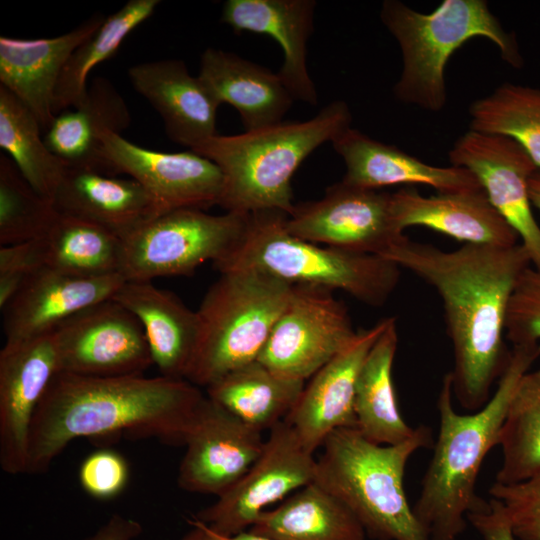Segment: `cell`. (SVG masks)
I'll return each instance as SVG.
<instances>
[{"instance_id":"obj_1","label":"cell","mask_w":540,"mask_h":540,"mask_svg":"<svg viewBox=\"0 0 540 540\" xmlns=\"http://www.w3.org/2000/svg\"><path fill=\"white\" fill-rule=\"evenodd\" d=\"M382 257L440 296L453 353V397L464 410L481 409L509 361L506 316L515 286L531 265L525 247L464 244L445 251L404 235Z\"/></svg>"},{"instance_id":"obj_2","label":"cell","mask_w":540,"mask_h":540,"mask_svg":"<svg viewBox=\"0 0 540 540\" xmlns=\"http://www.w3.org/2000/svg\"><path fill=\"white\" fill-rule=\"evenodd\" d=\"M204 397L186 379L58 372L32 421L26 473L46 472L81 437L125 434L184 445Z\"/></svg>"},{"instance_id":"obj_3","label":"cell","mask_w":540,"mask_h":540,"mask_svg":"<svg viewBox=\"0 0 540 540\" xmlns=\"http://www.w3.org/2000/svg\"><path fill=\"white\" fill-rule=\"evenodd\" d=\"M539 357L540 342L513 345L494 394L469 414L455 410L450 372L444 375L437 398L439 434L413 507L430 540H457L465 531L467 515L480 499L475 485L483 460L498 446L518 381Z\"/></svg>"},{"instance_id":"obj_4","label":"cell","mask_w":540,"mask_h":540,"mask_svg":"<svg viewBox=\"0 0 540 540\" xmlns=\"http://www.w3.org/2000/svg\"><path fill=\"white\" fill-rule=\"evenodd\" d=\"M351 122L348 104L335 100L309 120L282 121L237 135L217 134L192 151L221 169L224 188L219 206L227 212L290 214L295 206L294 173L315 149L351 127Z\"/></svg>"},{"instance_id":"obj_5","label":"cell","mask_w":540,"mask_h":540,"mask_svg":"<svg viewBox=\"0 0 540 540\" xmlns=\"http://www.w3.org/2000/svg\"><path fill=\"white\" fill-rule=\"evenodd\" d=\"M432 430L419 425L396 445L375 444L356 428L332 432L317 459L314 481L338 497L376 540H430L404 490L409 458L433 445Z\"/></svg>"},{"instance_id":"obj_6","label":"cell","mask_w":540,"mask_h":540,"mask_svg":"<svg viewBox=\"0 0 540 540\" xmlns=\"http://www.w3.org/2000/svg\"><path fill=\"white\" fill-rule=\"evenodd\" d=\"M380 19L402 54V71L393 89L396 98L427 111L439 112L445 107L446 65L472 38L492 41L503 61L514 68L524 63L515 35L503 28L485 0H444L430 13L415 11L398 0H385Z\"/></svg>"},{"instance_id":"obj_7","label":"cell","mask_w":540,"mask_h":540,"mask_svg":"<svg viewBox=\"0 0 540 540\" xmlns=\"http://www.w3.org/2000/svg\"><path fill=\"white\" fill-rule=\"evenodd\" d=\"M287 213L277 210L248 214L236 247L214 263L222 273L255 269L292 285L343 290L357 300L383 305L397 287L401 268L378 255L324 247L291 235Z\"/></svg>"},{"instance_id":"obj_8","label":"cell","mask_w":540,"mask_h":540,"mask_svg":"<svg viewBox=\"0 0 540 540\" xmlns=\"http://www.w3.org/2000/svg\"><path fill=\"white\" fill-rule=\"evenodd\" d=\"M293 288L255 269L222 272L197 310L200 338L186 380L208 387L258 360Z\"/></svg>"},{"instance_id":"obj_9","label":"cell","mask_w":540,"mask_h":540,"mask_svg":"<svg viewBox=\"0 0 540 540\" xmlns=\"http://www.w3.org/2000/svg\"><path fill=\"white\" fill-rule=\"evenodd\" d=\"M248 214L212 215L202 209L166 211L123 238L121 274L128 281L190 275L226 257L240 242Z\"/></svg>"},{"instance_id":"obj_10","label":"cell","mask_w":540,"mask_h":540,"mask_svg":"<svg viewBox=\"0 0 540 540\" xmlns=\"http://www.w3.org/2000/svg\"><path fill=\"white\" fill-rule=\"evenodd\" d=\"M285 420L271 430L248 471L194 520L222 537L248 531L269 505L315 479L317 460Z\"/></svg>"},{"instance_id":"obj_11","label":"cell","mask_w":540,"mask_h":540,"mask_svg":"<svg viewBox=\"0 0 540 540\" xmlns=\"http://www.w3.org/2000/svg\"><path fill=\"white\" fill-rule=\"evenodd\" d=\"M356 334L346 306L332 290L294 285L258 361L283 377L305 381Z\"/></svg>"},{"instance_id":"obj_12","label":"cell","mask_w":540,"mask_h":540,"mask_svg":"<svg viewBox=\"0 0 540 540\" xmlns=\"http://www.w3.org/2000/svg\"><path fill=\"white\" fill-rule=\"evenodd\" d=\"M52 334L60 372L122 377L143 375L153 365L142 325L113 298L78 312Z\"/></svg>"},{"instance_id":"obj_13","label":"cell","mask_w":540,"mask_h":540,"mask_svg":"<svg viewBox=\"0 0 540 540\" xmlns=\"http://www.w3.org/2000/svg\"><path fill=\"white\" fill-rule=\"evenodd\" d=\"M285 226L309 242L380 257L404 236L392 216L391 194L343 180L322 198L295 205Z\"/></svg>"},{"instance_id":"obj_14","label":"cell","mask_w":540,"mask_h":540,"mask_svg":"<svg viewBox=\"0 0 540 540\" xmlns=\"http://www.w3.org/2000/svg\"><path fill=\"white\" fill-rule=\"evenodd\" d=\"M449 161L476 176L492 206L517 233L531 264L540 270V226L528 191L537 167L527 152L508 137L469 130L455 141Z\"/></svg>"},{"instance_id":"obj_15","label":"cell","mask_w":540,"mask_h":540,"mask_svg":"<svg viewBox=\"0 0 540 540\" xmlns=\"http://www.w3.org/2000/svg\"><path fill=\"white\" fill-rule=\"evenodd\" d=\"M264 443L262 432L206 395L185 439L177 477L179 487L220 496L253 465Z\"/></svg>"},{"instance_id":"obj_16","label":"cell","mask_w":540,"mask_h":540,"mask_svg":"<svg viewBox=\"0 0 540 540\" xmlns=\"http://www.w3.org/2000/svg\"><path fill=\"white\" fill-rule=\"evenodd\" d=\"M102 139L104 155L115 174L125 173L140 183L163 212L219 205L224 177L210 159L192 150H149L114 132L105 133Z\"/></svg>"},{"instance_id":"obj_17","label":"cell","mask_w":540,"mask_h":540,"mask_svg":"<svg viewBox=\"0 0 540 540\" xmlns=\"http://www.w3.org/2000/svg\"><path fill=\"white\" fill-rule=\"evenodd\" d=\"M60 372L53 334L5 342L0 352V465L27 471L28 443L36 409Z\"/></svg>"},{"instance_id":"obj_18","label":"cell","mask_w":540,"mask_h":540,"mask_svg":"<svg viewBox=\"0 0 540 540\" xmlns=\"http://www.w3.org/2000/svg\"><path fill=\"white\" fill-rule=\"evenodd\" d=\"M388 321L389 317L358 331L345 349L311 377L285 418L311 453L322 447L332 432L356 428L354 398L359 371Z\"/></svg>"},{"instance_id":"obj_19","label":"cell","mask_w":540,"mask_h":540,"mask_svg":"<svg viewBox=\"0 0 540 540\" xmlns=\"http://www.w3.org/2000/svg\"><path fill=\"white\" fill-rule=\"evenodd\" d=\"M125 281L119 273L78 276L41 268L1 309L6 342L51 334L78 312L112 298Z\"/></svg>"},{"instance_id":"obj_20","label":"cell","mask_w":540,"mask_h":540,"mask_svg":"<svg viewBox=\"0 0 540 540\" xmlns=\"http://www.w3.org/2000/svg\"><path fill=\"white\" fill-rule=\"evenodd\" d=\"M133 88L160 115L171 141L193 150L217 135L221 103L199 76L179 59L144 62L128 69Z\"/></svg>"},{"instance_id":"obj_21","label":"cell","mask_w":540,"mask_h":540,"mask_svg":"<svg viewBox=\"0 0 540 540\" xmlns=\"http://www.w3.org/2000/svg\"><path fill=\"white\" fill-rule=\"evenodd\" d=\"M104 20V16L96 14L53 38L0 37V85L35 116L42 132L55 118V92L68 59Z\"/></svg>"},{"instance_id":"obj_22","label":"cell","mask_w":540,"mask_h":540,"mask_svg":"<svg viewBox=\"0 0 540 540\" xmlns=\"http://www.w3.org/2000/svg\"><path fill=\"white\" fill-rule=\"evenodd\" d=\"M331 143L346 166L342 180L354 186L378 190L398 184H421L434 188L437 193L482 190L476 176L466 168L425 163L352 127Z\"/></svg>"},{"instance_id":"obj_23","label":"cell","mask_w":540,"mask_h":540,"mask_svg":"<svg viewBox=\"0 0 540 540\" xmlns=\"http://www.w3.org/2000/svg\"><path fill=\"white\" fill-rule=\"evenodd\" d=\"M314 0H227L220 21L236 33L275 39L283 51L278 72L295 100L316 105L318 93L307 67V42L313 32Z\"/></svg>"},{"instance_id":"obj_24","label":"cell","mask_w":540,"mask_h":540,"mask_svg":"<svg viewBox=\"0 0 540 540\" xmlns=\"http://www.w3.org/2000/svg\"><path fill=\"white\" fill-rule=\"evenodd\" d=\"M391 212L402 232L411 226H423L465 244L508 247L520 243L483 189L423 196L404 188L391 194Z\"/></svg>"},{"instance_id":"obj_25","label":"cell","mask_w":540,"mask_h":540,"mask_svg":"<svg viewBox=\"0 0 540 540\" xmlns=\"http://www.w3.org/2000/svg\"><path fill=\"white\" fill-rule=\"evenodd\" d=\"M112 298L139 320L160 375L186 379L200 338L197 310L152 281L126 280Z\"/></svg>"},{"instance_id":"obj_26","label":"cell","mask_w":540,"mask_h":540,"mask_svg":"<svg viewBox=\"0 0 540 540\" xmlns=\"http://www.w3.org/2000/svg\"><path fill=\"white\" fill-rule=\"evenodd\" d=\"M131 122L128 106L111 82L97 77L79 105L55 116L43 137L67 168L115 175L103 149V135L121 134Z\"/></svg>"},{"instance_id":"obj_27","label":"cell","mask_w":540,"mask_h":540,"mask_svg":"<svg viewBox=\"0 0 540 540\" xmlns=\"http://www.w3.org/2000/svg\"><path fill=\"white\" fill-rule=\"evenodd\" d=\"M59 213L99 225L122 239L164 213L132 178L66 168L52 200Z\"/></svg>"},{"instance_id":"obj_28","label":"cell","mask_w":540,"mask_h":540,"mask_svg":"<svg viewBox=\"0 0 540 540\" xmlns=\"http://www.w3.org/2000/svg\"><path fill=\"white\" fill-rule=\"evenodd\" d=\"M198 76L239 112L245 131L282 122L295 101L278 73L222 49L202 53Z\"/></svg>"},{"instance_id":"obj_29","label":"cell","mask_w":540,"mask_h":540,"mask_svg":"<svg viewBox=\"0 0 540 540\" xmlns=\"http://www.w3.org/2000/svg\"><path fill=\"white\" fill-rule=\"evenodd\" d=\"M398 347L396 319L389 321L368 352L356 382V429L379 445H396L410 439L415 428L403 419L395 395L392 368Z\"/></svg>"},{"instance_id":"obj_30","label":"cell","mask_w":540,"mask_h":540,"mask_svg":"<svg viewBox=\"0 0 540 540\" xmlns=\"http://www.w3.org/2000/svg\"><path fill=\"white\" fill-rule=\"evenodd\" d=\"M248 531L272 540H366L367 536L352 511L315 481L275 509L264 511Z\"/></svg>"},{"instance_id":"obj_31","label":"cell","mask_w":540,"mask_h":540,"mask_svg":"<svg viewBox=\"0 0 540 540\" xmlns=\"http://www.w3.org/2000/svg\"><path fill=\"white\" fill-rule=\"evenodd\" d=\"M305 381L283 377L256 360L221 377L207 396L252 428L263 432L284 421Z\"/></svg>"},{"instance_id":"obj_32","label":"cell","mask_w":540,"mask_h":540,"mask_svg":"<svg viewBox=\"0 0 540 540\" xmlns=\"http://www.w3.org/2000/svg\"><path fill=\"white\" fill-rule=\"evenodd\" d=\"M34 240L44 267L78 276L121 274L123 239L94 223L56 211Z\"/></svg>"},{"instance_id":"obj_33","label":"cell","mask_w":540,"mask_h":540,"mask_svg":"<svg viewBox=\"0 0 540 540\" xmlns=\"http://www.w3.org/2000/svg\"><path fill=\"white\" fill-rule=\"evenodd\" d=\"M159 3V0L128 1L74 50L56 88L55 116L80 104L87 93V77L92 69L115 54L124 39L154 13Z\"/></svg>"},{"instance_id":"obj_34","label":"cell","mask_w":540,"mask_h":540,"mask_svg":"<svg viewBox=\"0 0 540 540\" xmlns=\"http://www.w3.org/2000/svg\"><path fill=\"white\" fill-rule=\"evenodd\" d=\"M41 132L35 116L0 85V147L31 187L52 202L67 167L48 149Z\"/></svg>"},{"instance_id":"obj_35","label":"cell","mask_w":540,"mask_h":540,"mask_svg":"<svg viewBox=\"0 0 540 540\" xmlns=\"http://www.w3.org/2000/svg\"><path fill=\"white\" fill-rule=\"evenodd\" d=\"M502 461L495 482L513 484L540 472V369L518 381L499 434Z\"/></svg>"},{"instance_id":"obj_36","label":"cell","mask_w":540,"mask_h":540,"mask_svg":"<svg viewBox=\"0 0 540 540\" xmlns=\"http://www.w3.org/2000/svg\"><path fill=\"white\" fill-rule=\"evenodd\" d=\"M470 130L508 137L540 168V89L505 82L469 107Z\"/></svg>"},{"instance_id":"obj_37","label":"cell","mask_w":540,"mask_h":540,"mask_svg":"<svg viewBox=\"0 0 540 540\" xmlns=\"http://www.w3.org/2000/svg\"><path fill=\"white\" fill-rule=\"evenodd\" d=\"M56 210L22 176L14 162L0 155V245L37 239Z\"/></svg>"},{"instance_id":"obj_38","label":"cell","mask_w":540,"mask_h":540,"mask_svg":"<svg viewBox=\"0 0 540 540\" xmlns=\"http://www.w3.org/2000/svg\"><path fill=\"white\" fill-rule=\"evenodd\" d=\"M489 493L500 502L518 540H540V472L518 483L494 482Z\"/></svg>"},{"instance_id":"obj_39","label":"cell","mask_w":540,"mask_h":540,"mask_svg":"<svg viewBox=\"0 0 540 540\" xmlns=\"http://www.w3.org/2000/svg\"><path fill=\"white\" fill-rule=\"evenodd\" d=\"M505 335L512 345L540 341V270L527 268L509 301Z\"/></svg>"},{"instance_id":"obj_40","label":"cell","mask_w":540,"mask_h":540,"mask_svg":"<svg viewBox=\"0 0 540 540\" xmlns=\"http://www.w3.org/2000/svg\"><path fill=\"white\" fill-rule=\"evenodd\" d=\"M129 480V467L125 458L110 449L89 454L79 469L83 490L97 500H110L120 495Z\"/></svg>"},{"instance_id":"obj_41","label":"cell","mask_w":540,"mask_h":540,"mask_svg":"<svg viewBox=\"0 0 540 540\" xmlns=\"http://www.w3.org/2000/svg\"><path fill=\"white\" fill-rule=\"evenodd\" d=\"M44 267L39 244L31 240L0 247V308L3 309L35 272Z\"/></svg>"},{"instance_id":"obj_42","label":"cell","mask_w":540,"mask_h":540,"mask_svg":"<svg viewBox=\"0 0 540 540\" xmlns=\"http://www.w3.org/2000/svg\"><path fill=\"white\" fill-rule=\"evenodd\" d=\"M467 520L483 540H518L500 502L494 498L488 502L480 498L468 513Z\"/></svg>"},{"instance_id":"obj_43","label":"cell","mask_w":540,"mask_h":540,"mask_svg":"<svg viewBox=\"0 0 540 540\" xmlns=\"http://www.w3.org/2000/svg\"><path fill=\"white\" fill-rule=\"evenodd\" d=\"M142 531V525L138 521L114 514L93 535L84 540H135Z\"/></svg>"},{"instance_id":"obj_44","label":"cell","mask_w":540,"mask_h":540,"mask_svg":"<svg viewBox=\"0 0 540 540\" xmlns=\"http://www.w3.org/2000/svg\"><path fill=\"white\" fill-rule=\"evenodd\" d=\"M190 523L192 529L180 540H221L220 535L212 531L207 525L194 519Z\"/></svg>"},{"instance_id":"obj_45","label":"cell","mask_w":540,"mask_h":540,"mask_svg":"<svg viewBox=\"0 0 540 540\" xmlns=\"http://www.w3.org/2000/svg\"><path fill=\"white\" fill-rule=\"evenodd\" d=\"M531 205L540 211V168H537L528 180Z\"/></svg>"},{"instance_id":"obj_46","label":"cell","mask_w":540,"mask_h":540,"mask_svg":"<svg viewBox=\"0 0 540 540\" xmlns=\"http://www.w3.org/2000/svg\"><path fill=\"white\" fill-rule=\"evenodd\" d=\"M221 537V540H272L263 536L256 535L250 531H244L232 537Z\"/></svg>"}]
</instances>
